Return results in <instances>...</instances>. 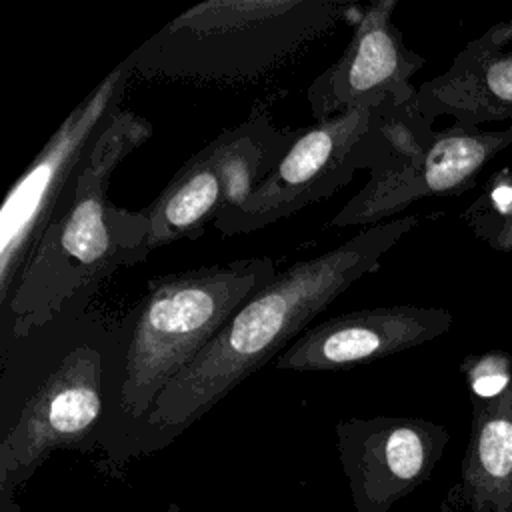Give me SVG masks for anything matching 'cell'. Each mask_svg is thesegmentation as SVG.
Listing matches in <instances>:
<instances>
[{
	"instance_id": "obj_17",
	"label": "cell",
	"mask_w": 512,
	"mask_h": 512,
	"mask_svg": "<svg viewBox=\"0 0 512 512\" xmlns=\"http://www.w3.org/2000/svg\"><path fill=\"white\" fill-rule=\"evenodd\" d=\"M458 504H460V498H458L456 490H452V492L448 494V498L442 502V506H440L438 512H460Z\"/></svg>"
},
{
	"instance_id": "obj_1",
	"label": "cell",
	"mask_w": 512,
	"mask_h": 512,
	"mask_svg": "<svg viewBox=\"0 0 512 512\" xmlns=\"http://www.w3.org/2000/svg\"><path fill=\"white\" fill-rule=\"evenodd\" d=\"M420 222L418 214L392 218L278 272L242 302L208 346L162 390L112 460L168 446L268 360H276Z\"/></svg>"
},
{
	"instance_id": "obj_8",
	"label": "cell",
	"mask_w": 512,
	"mask_h": 512,
	"mask_svg": "<svg viewBox=\"0 0 512 512\" xmlns=\"http://www.w3.org/2000/svg\"><path fill=\"white\" fill-rule=\"evenodd\" d=\"M132 72L122 60L84 96L8 190L0 210V304L40 242L78 168L122 108Z\"/></svg>"
},
{
	"instance_id": "obj_7",
	"label": "cell",
	"mask_w": 512,
	"mask_h": 512,
	"mask_svg": "<svg viewBox=\"0 0 512 512\" xmlns=\"http://www.w3.org/2000/svg\"><path fill=\"white\" fill-rule=\"evenodd\" d=\"M294 136L296 130L274 124L266 110H254L240 124L222 130L142 208L150 226V250L194 240L222 212L242 204L286 154Z\"/></svg>"
},
{
	"instance_id": "obj_5",
	"label": "cell",
	"mask_w": 512,
	"mask_h": 512,
	"mask_svg": "<svg viewBox=\"0 0 512 512\" xmlns=\"http://www.w3.org/2000/svg\"><path fill=\"white\" fill-rule=\"evenodd\" d=\"M344 8L326 0H208L172 18L124 62L144 78L258 80L338 24Z\"/></svg>"
},
{
	"instance_id": "obj_12",
	"label": "cell",
	"mask_w": 512,
	"mask_h": 512,
	"mask_svg": "<svg viewBox=\"0 0 512 512\" xmlns=\"http://www.w3.org/2000/svg\"><path fill=\"white\" fill-rule=\"evenodd\" d=\"M444 308L384 304L332 316L306 328L276 360L278 370L328 372L374 362L430 342L450 330Z\"/></svg>"
},
{
	"instance_id": "obj_13",
	"label": "cell",
	"mask_w": 512,
	"mask_h": 512,
	"mask_svg": "<svg viewBox=\"0 0 512 512\" xmlns=\"http://www.w3.org/2000/svg\"><path fill=\"white\" fill-rule=\"evenodd\" d=\"M512 18L496 22L470 40L452 64L416 90V108L428 120L454 118V124H480L512 118Z\"/></svg>"
},
{
	"instance_id": "obj_2",
	"label": "cell",
	"mask_w": 512,
	"mask_h": 512,
	"mask_svg": "<svg viewBox=\"0 0 512 512\" xmlns=\"http://www.w3.org/2000/svg\"><path fill=\"white\" fill-rule=\"evenodd\" d=\"M152 122L120 108L98 134L10 294L0 304V356L58 322L86 312L120 268L148 258L142 210L116 206V168L152 136Z\"/></svg>"
},
{
	"instance_id": "obj_4",
	"label": "cell",
	"mask_w": 512,
	"mask_h": 512,
	"mask_svg": "<svg viewBox=\"0 0 512 512\" xmlns=\"http://www.w3.org/2000/svg\"><path fill=\"white\" fill-rule=\"evenodd\" d=\"M276 274L270 256H248L148 280L144 296L122 324L110 410L100 438L110 460L162 390L242 302Z\"/></svg>"
},
{
	"instance_id": "obj_3",
	"label": "cell",
	"mask_w": 512,
	"mask_h": 512,
	"mask_svg": "<svg viewBox=\"0 0 512 512\" xmlns=\"http://www.w3.org/2000/svg\"><path fill=\"white\" fill-rule=\"evenodd\" d=\"M122 324L88 308L0 356L2 512L54 452L100 446Z\"/></svg>"
},
{
	"instance_id": "obj_15",
	"label": "cell",
	"mask_w": 512,
	"mask_h": 512,
	"mask_svg": "<svg viewBox=\"0 0 512 512\" xmlns=\"http://www.w3.org/2000/svg\"><path fill=\"white\" fill-rule=\"evenodd\" d=\"M470 232L500 252H512V168H500L462 212Z\"/></svg>"
},
{
	"instance_id": "obj_11",
	"label": "cell",
	"mask_w": 512,
	"mask_h": 512,
	"mask_svg": "<svg viewBox=\"0 0 512 512\" xmlns=\"http://www.w3.org/2000/svg\"><path fill=\"white\" fill-rule=\"evenodd\" d=\"M394 10L396 0L372 2L356 22L342 54L312 80L306 100L316 122L368 102L416 100L418 88L410 80L426 60L406 46L392 22Z\"/></svg>"
},
{
	"instance_id": "obj_9",
	"label": "cell",
	"mask_w": 512,
	"mask_h": 512,
	"mask_svg": "<svg viewBox=\"0 0 512 512\" xmlns=\"http://www.w3.org/2000/svg\"><path fill=\"white\" fill-rule=\"evenodd\" d=\"M510 146L512 126L482 130L452 124L436 130L416 152L370 172L364 186L344 202L330 224L364 230L392 220L418 200L462 194Z\"/></svg>"
},
{
	"instance_id": "obj_6",
	"label": "cell",
	"mask_w": 512,
	"mask_h": 512,
	"mask_svg": "<svg viewBox=\"0 0 512 512\" xmlns=\"http://www.w3.org/2000/svg\"><path fill=\"white\" fill-rule=\"evenodd\" d=\"M436 132L416 100L368 102L296 130L270 174L238 206L212 224L220 234H248L288 218L346 186L356 172H374L416 152Z\"/></svg>"
},
{
	"instance_id": "obj_16",
	"label": "cell",
	"mask_w": 512,
	"mask_h": 512,
	"mask_svg": "<svg viewBox=\"0 0 512 512\" xmlns=\"http://www.w3.org/2000/svg\"><path fill=\"white\" fill-rule=\"evenodd\" d=\"M470 398H488L498 394L512 380V358L502 350L468 356L462 366Z\"/></svg>"
},
{
	"instance_id": "obj_10",
	"label": "cell",
	"mask_w": 512,
	"mask_h": 512,
	"mask_svg": "<svg viewBox=\"0 0 512 512\" xmlns=\"http://www.w3.org/2000/svg\"><path fill=\"white\" fill-rule=\"evenodd\" d=\"M448 430L414 416L346 418L336 424L338 458L356 512H388L440 462Z\"/></svg>"
},
{
	"instance_id": "obj_14",
	"label": "cell",
	"mask_w": 512,
	"mask_h": 512,
	"mask_svg": "<svg viewBox=\"0 0 512 512\" xmlns=\"http://www.w3.org/2000/svg\"><path fill=\"white\" fill-rule=\"evenodd\" d=\"M470 402L472 428L454 490L470 512H512V380Z\"/></svg>"
}]
</instances>
